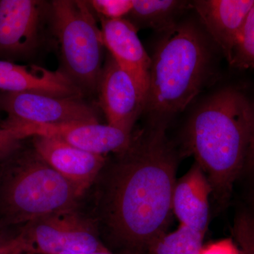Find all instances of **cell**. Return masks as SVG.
<instances>
[{"label": "cell", "instance_id": "14", "mask_svg": "<svg viewBox=\"0 0 254 254\" xmlns=\"http://www.w3.org/2000/svg\"><path fill=\"white\" fill-rule=\"evenodd\" d=\"M0 90L5 93L33 92L82 98L83 93L61 71L36 65H19L0 60Z\"/></svg>", "mask_w": 254, "mask_h": 254}, {"label": "cell", "instance_id": "12", "mask_svg": "<svg viewBox=\"0 0 254 254\" xmlns=\"http://www.w3.org/2000/svg\"><path fill=\"white\" fill-rule=\"evenodd\" d=\"M26 126L31 137H56L79 149L103 156L122 153L129 146L133 136L130 132L99 123Z\"/></svg>", "mask_w": 254, "mask_h": 254}, {"label": "cell", "instance_id": "19", "mask_svg": "<svg viewBox=\"0 0 254 254\" xmlns=\"http://www.w3.org/2000/svg\"><path fill=\"white\" fill-rule=\"evenodd\" d=\"M232 235L240 254H254V207H245L237 212Z\"/></svg>", "mask_w": 254, "mask_h": 254}, {"label": "cell", "instance_id": "6", "mask_svg": "<svg viewBox=\"0 0 254 254\" xmlns=\"http://www.w3.org/2000/svg\"><path fill=\"white\" fill-rule=\"evenodd\" d=\"M30 254H78L108 250L95 222L76 208L58 210L21 227Z\"/></svg>", "mask_w": 254, "mask_h": 254}, {"label": "cell", "instance_id": "13", "mask_svg": "<svg viewBox=\"0 0 254 254\" xmlns=\"http://www.w3.org/2000/svg\"><path fill=\"white\" fill-rule=\"evenodd\" d=\"M203 26L230 63L254 0H196L191 4Z\"/></svg>", "mask_w": 254, "mask_h": 254}, {"label": "cell", "instance_id": "21", "mask_svg": "<svg viewBox=\"0 0 254 254\" xmlns=\"http://www.w3.org/2000/svg\"><path fill=\"white\" fill-rule=\"evenodd\" d=\"M29 137L31 134L27 127L4 124L0 127V159L12 154L17 150L20 142Z\"/></svg>", "mask_w": 254, "mask_h": 254}, {"label": "cell", "instance_id": "7", "mask_svg": "<svg viewBox=\"0 0 254 254\" xmlns=\"http://www.w3.org/2000/svg\"><path fill=\"white\" fill-rule=\"evenodd\" d=\"M0 108L11 125H63L99 123L94 108L82 98L21 92L0 95Z\"/></svg>", "mask_w": 254, "mask_h": 254}, {"label": "cell", "instance_id": "23", "mask_svg": "<svg viewBox=\"0 0 254 254\" xmlns=\"http://www.w3.org/2000/svg\"><path fill=\"white\" fill-rule=\"evenodd\" d=\"M200 254H240L238 247L231 239L217 241L203 246Z\"/></svg>", "mask_w": 254, "mask_h": 254}, {"label": "cell", "instance_id": "5", "mask_svg": "<svg viewBox=\"0 0 254 254\" xmlns=\"http://www.w3.org/2000/svg\"><path fill=\"white\" fill-rule=\"evenodd\" d=\"M49 26L61 63L60 71L83 93L97 92L105 47L88 1H50Z\"/></svg>", "mask_w": 254, "mask_h": 254}, {"label": "cell", "instance_id": "17", "mask_svg": "<svg viewBox=\"0 0 254 254\" xmlns=\"http://www.w3.org/2000/svg\"><path fill=\"white\" fill-rule=\"evenodd\" d=\"M205 235L180 225L175 231L167 232L155 241L147 254H200Z\"/></svg>", "mask_w": 254, "mask_h": 254}, {"label": "cell", "instance_id": "9", "mask_svg": "<svg viewBox=\"0 0 254 254\" xmlns=\"http://www.w3.org/2000/svg\"><path fill=\"white\" fill-rule=\"evenodd\" d=\"M97 92L108 124L132 133L145 110L146 99L134 80L110 54L103 64Z\"/></svg>", "mask_w": 254, "mask_h": 254}, {"label": "cell", "instance_id": "2", "mask_svg": "<svg viewBox=\"0 0 254 254\" xmlns=\"http://www.w3.org/2000/svg\"><path fill=\"white\" fill-rule=\"evenodd\" d=\"M252 118L250 100L238 90L227 88L205 100L187 124L185 151L204 172L220 208L228 204L243 174Z\"/></svg>", "mask_w": 254, "mask_h": 254}, {"label": "cell", "instance_id": "16", "mask_svg": "<svg viewBox=\"0 0 254 254\" xmlns=\"http://www.w3.org/2000/svg\"><path fill=\"white\" fill-rule=\"evenodd\" d=\"M180 0H133V7L126 18L136 28H153L164 33L177 24V19L189 6Z\"/></svg>", "mask_w": 254, "mask_h": 254}, {"label": "cell", "instance_id": "18", "mask_svg": "<svg viewBox=\"0 0 254 254\" xmlns=\"http://www.w3.org/2000/svg\"><path fill=\"white\" fill-rule=\"evenodd\" d=\"M230 64L237 68L254 69V6L246 18Z\"/></svg>", "mask_w": 254, "mask_h": 254}, {"label": "cell", "instance_id": "8", "mask_svg": "<svg viewBox=\"0 0 254 254\" xmlns=\"http://www.w3.org/2000/svg\"><path fill=\"white\" fill-rule=\"evenodd\" d=\"M50 2L0 0V55L29 57L38 51L49 23Z\"/></svg>", "mask_w": 254, "mask_h": 254}, {"label": "cell", "instance_id": "25", "mask_svg": "<svg viewBox=\"0 0 254 254\" xmlns=\"http://www.w3.org/2000/svg\"><path fill=\"white\" fill-rule=\"evenodd\" d=\"M129 254V253H114V252H111L108 249V250H104V251H100V252H92V253H86V254Z\"/></svg>", "mask_w": 254, "mask_h": 254}, {"label": "cell", "instance_id": "11", "mask_svg": "<svg viewBox=\"0 0 254 254\" xmlns=\"http://www.w3.org/2000/svg\"><path fill=\"white\" fill-rule=\"evenodd\" d=\"M100 20L105 48L134 80L147 100L151 60L138 38V30L127 18Z\"/></svg>", "mask_w": 254, "mask_h": 254}, {"label": "cell", "instance_id": "4", "mask_svg": "<svg viewBox=\"0 0 254 254\" xmlns=\"http://www.w3.org/2000/svg\"><path fill=\"white\" fill-rule=\"evenodd\" d=\"M82 196L36 150H25L9 160L0 173V230L76 208Z\"/></svg>", "mask_w": 254, "mask_h": 254}, {"label": "cell", "instance_id": "20", "mask_svg": "<svg viewBox=\"0 0 254 254\" xmlns=\"http://www.w3.org/2000/svg\"><path fill=\"white\" fill-rule=\"evenodd\" d=\"M88 3L99 18L108 20L125 18L133 7V0H93Z\"/></svg>", "mask_w": 254, "mask_h": 254}, {"label": "cell", "instance_id": "3", "mask_svg": "<svg viewBox=\"0 0 254 254\" xmlns=\"http://www.w3.org/2000/svg\"><path fill=\"white\" fill-rule=\"evenodd\" d=\"M150 58L145 110L158 118L183 111L199 93L209 63L203 33L191 22L164 32Z\"/></svg>", "mask_w": 254, "mask_h": 254}, {"label": "cell", "instance_id": "15", "mask_svg": "<svg viewBox=\"0 0 254 254\" xmlns=\"http://www.w3.org/2000/svg\"><path fill=\"white\" fill-rule=\"evenodd\" d=\"M212 190L206 175L196 162L177 180L172 208L180 225L205 234L210 218Z\"/></svg>", "mask_w": 254, "mask_h": 254}, {"label": "cell", "instance_id": "22", "mask_svg": "<svg viewBox=\"0 0 254 254\" xmlns=\"http://www.w3.org/2000/svg\"><path fill=\"white\" fill-rule=\"evenodd\" d=\"M0 254H30L21 231L15 235L0 232Z\"/></svg>", "mask_w": 254, "mask_h": 254}, {"label": "cell", "instance_id": "24", "mask_svg": "<svg viewBox=\"0 0 254 254\" xmlns=\"http://www.w3.org/2000/svg\"><path fill=\"white\" fill-rule=\"evenodd\" d=\"M252 105H253V118H252L250 141H249L243 173H247L249 176L253 177L254 179V104Z\"/></svg>", "mask_w": 254, "mask_h": 254}, {"label": "cell", "instance_id": "10", "mask_svg": "<svg viewBox=\"0 0 254 254\" xmlns=\"http://www.w3.org/2000/svg\"><path fill=\"white\" fill-rule=\"evenodd\" d=\"M32 138L36 153L72 184L82 195L89 190L107 164L106 157L79 149L56 137Z\"/></svg>", "mask_w": 254, "mask_h": 254}, {"label": "cell", "instance_id": "1", "mask_svg": "<svg viewBox=\"0 0 254 254\" xmlns=\"http://www.w3.org/2000/svg\"><path fill=\"white\" fill-rule=\"evenodd\" d=\"M166 128V120H157L133 135L105 175L100 220L121 253L147 254L168 232L180 156Z\"/></svg>", "mask_w": 254, "mask_h": 254}]
</instances>
